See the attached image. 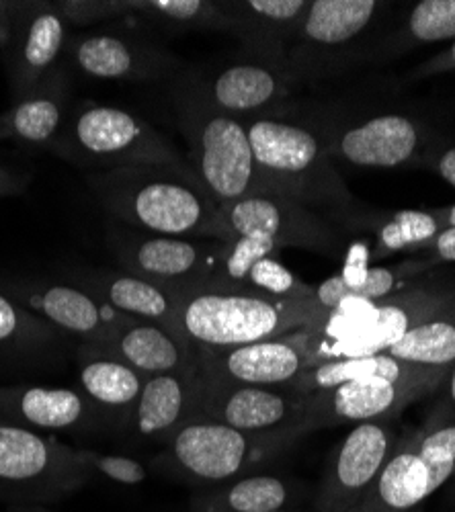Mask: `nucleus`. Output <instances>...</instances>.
I'll return each instance as SVG.
<instances>
[{
    "instance_id": "nucleus-47",
    "label": "nucleus",
    "mask_w": 455,
    "mask_h": 512,
    "mask_svg": "<svg viewBox=\"0 0 455 512\" xmlns=\"http://www.w3.org/2000/svg\"><path fill=\"white\" fill-rule=\"evenodd\" d=\"M449 482H451V492H449V496H451V500L455 502V472L451 474V478H449Z\"/></svg>"
},
{
    "instance_id": "nucleus-5",
    "label": "nucleus",
    "mask_w": 455,
    "mask_h": 512,
    "mask_svg": "<svg viewBox=\"0 0 455 512\" xmlns=\"http://www.w3.org/2000/svg\"><path fill=\"white\" fill-rule=\"evenodd\" d=\"M48 150L89 173L140 164H187L175 144L154 130L150 121L134 111L95 101L72 103Z\"/></svg>"
},
{
    "instance_id": "nucleus-14",
    "label": "nucleus",
    "mask_w": 455,
    "mask_h": 512,
    "mask_svg": "<svg viewBox=\"0 0 455 512\" xmlns=\"http://www.w3.org/2000/svg\"><path fill=\"white\" fill-rule=\"evenodd\" d=\"M398 443L394 420L355 424L326 459L314 512H351L376 484Z\"/></svg>"
},
{
    "instance_id": "nucleus-17",
    "label": "nucleus",
    "mask_w": 455,
    "mask_h": 512,
    "mask_svg": "<svg viewBox=\"0 0 455 512\" xmlns=\"http://www.w3.org/2000/svg\"><path fill=\"white\" fill-rule=\"evenodd\" d=\"M66 58L78 72L101 80L156 82L177 78L185 68L160 41L121 31L74 35Z\"/></svg>"
},
{
    "instance_id": "nucleus-35",
    "label": "nucleus",
    "mask_w": 455,
    "mask_h": 512,
    "mask_svg": "<svg viewBox=\"0 0 455 512\" xmlns=\"http://www.w3.org/2000/svg\"><path fill=\"white\" fill-rule=\"evenodd\" d=\"M60 334L52 324L0 291V357L29 359L46 353L58 343Z\"/></svg>"
},
{
    "instance_id": "nucleus-22",
    "label": "nucleus",
    "mask_w": 455,
    "mask_h": 512,
    "mask_svg": "<svg viewBox=\"0 0 455 512\" xmlns=\"http://www.w3.org/2000/svg\"><path fill=\"white\" fill-rule=\"evenodd\" d=\"M146 377L95 345L78 347V392L101 424L130 426Z\"/></svg>"
},
{
    "instance_id": "nucleus-42",
    "label": "nucleus",
    "mask_w": 455,
    "mask_h": 512,
    "mask_svg": "<svg viewBox=\"0 0 455 512\" xmlns=\"http://www.w3.org/2000/svg\"><path fill=\"white\" fill-rule=\"evenodd\" d=\"M425 168L435 170L445 183H449L455 189V144L445 146L441 142L425 162Z\"/></svg>"
},
{
    "instance_id": "nucleus-4",
    "label": "nucleus",
    "mask_w": 455,
    "mask_h": 512,
    "mask_svg": "<svg viewBox=\"0 0 455 512\" xmlns=\"http://www.w3.org/2000/svg\"><path fill=\"white\" fill-rule=\"evenodd\" d=\"M324 316L312 300L279 302L248 291L195 289L181 297L177 326L193 349L224 351L314 330Z\"/></svg>"
},
{
    "instance_id": "nucleus-32",
    "label": "nucleus",
    "mask_w": 455,
    "mask_h": 512,
    "mask_svg": "<svg viewBox=\"0 0 455 512\" xmlns=\"http://www.w3.org/2000/svg\"><path fill=\"white\" fill-rule=\"evenodd\" d=\"M384 353L412 367L447 373L455 365V295L437 312L410 326Z\"/></svg>"
},
{
    "instance_id": "nucleus-6",
    "label": "nucleus",
    "mask_w": 455,
    "mask_h": 512,
    "mask_svg": "<svg viewBox=\"0 0 455 512\" xmlns=\"http://www.w3.org/2000/svg\"><path fill=\"white\" fill-rule=\"evenodd\" d=\"M294 445L285 437L248 435L212 420H191L152 459L154 469L187 484L218 486L253 474Z\"/></svg>"
},
{
    "instance_id": "nucleus-49",
    "label": "nucleus",
    "mask_w": 455,
    "mask_h": 512,
    "mask_svg": "<svg viewBox=\"0 0 455 512\" xmlns=\"http://www.w3.org/2000/svg\"><path fill=\"white\" fill-rule=\"evenodd\" d=\"M0 140H3V134H0Z\"/></svg>"
},
{
    "instance_id": "nucleus-28",
    "label": "nucleus",
    "mask_w": 455,
    "mask_h": 512,
    "mask_svg": "<svg viewBox=\"0 0 455 512\" xmlns=\"http://www.w3.org/2000/svg\"><path fill=\"white\" fill-rule=\"evenodd\" d=\"M433 492L429 467L410 435L398 443L376 484L351 512H412Z\"/></svg>"
},
{
    "instance_id": "nucleus-1",
    "label": "nucleus",
    "mask_w": 455,
    "mask_h": 512,
    "mask_svg": "<svg viewBox=\"0 0 455 512\" xmlns=\"http://www.w3.org/2000/svg\"><path fill=\"white\" fill-rule=\"evenodd\" d=\"M87 185L109 216L142 232L220 240V213L189 164H140L87 173Z\"/></svg>"
},
{
    "instance_id": "nucleus-11",
    "label": "nucleus",
    "mask_w": 455,
    "mask_h": 512,
    "mask_svg": "<svg viewBox=\"0 0 455 512\" xmlns=\"http://www.w3.org/2000/svg\"><path fill=\"white\" fill-rule=\"evenodd\" d=\"M121 271L154 281L185 295L210 283L222 242L177 238L115 226L107 236Z\"/></svg>"
},
{
    "instance_id": "nucleus-24",
    "label": "nucleus",
    "mask_w": 455,
    "mask_h": 512,
    "mask_svg": "<svg viewBox=\"0 0 455 512\" xmlns=\"http://www.w3.org/2000/svg\"><path fill=\"white\" fill-rule=\"evenodd\" d=\"M312 0H224L244 56L285 60Z\"/></svg>"
},
{
    "instance_id": "nucleus-48",
    "label": "nucleus",
    "mask_w": 455,
    "mask_h": 512,
    "mask_svg": "<svg viewBox=\"0 0 455 512\" xmlns=\"http://www.w3.org/2000/svg\"><path fill=\"white\" fill-rule=\"evenodd\" d=\"M273 512H302L298 508H283V510H273Z\"/></svg>"
},
{
    "instance_id": "nucleus-30",
    "label": "nucleus",
    "mask_w": 455,
    "mask_h": 512,
    "mask_svg": "<svg viewBox=\"0 0 455 512\" xmlns=\"http://www.w3.org/2000/svg\"><path fill=\"white\" fill-rule=\"evenodd\" d=\"M302 494L304 488L296 480L248 474L195 494L191 512H273L294 508Z\"/></svg>"
},
{
    "instance_id": "nucleus-31",
    "label": "nucleus",
    "mask_w": 455,
    "mask_h": 512,
    "mask_svg": "<svg viewBox=\"0 0 455 512\" xmlns=\"http://www.w3.org/2000/svg\"><path fill=\"white\" fill-rule=\"evenodd\" d=\"M455 41V0H423L412 7L402 25L384 37L380 44L359 52L355 64L386 62L410 50L443 41Z\"/></svg>"
},
{
    "instance_id": "nucleus-9",
    "label": "nucleus",
    "mask_w": 455,
    "mask_h": 512,
    "mask_svg": "<svg viewBox=\"0 0 455 512\" xmlns=\"http://www.w3.org/2000/svg\"><path fill=\"white\" fill-rule=\"evenodd\" d=\"M378 0H312L285 60L298 84L355 64L359 37L388 9Z\"/></svg>"
},
{
    "instance_id": "nucleus-37",
    "label": "nucleus",
    "mask_w": 455,
    "mask_h": 512,
    "mask_svg": "<svg viewBox=\"0 0 455 512\" xmlns=\"http://www.w3.org/2000/svg\"><path fill=\"white\" fill-rule=\"evenodd\" d=\"M412 441L431 472V486L439 490L455 472V424L437 426L431 431L412 433Z\"/></svg>"
},
{
    "instance_id": "nucleus-27",
    "label": "nucleus",
    "mask_w": 455,
    "mask_h": 512,
    "mask_svg": "<svg viewBox=\"0 0 455 512\" xmlns=\"http://www.w3.org/2000/svg\"><path fill=\"white\" fill-rule=\"evenodd\" d=\"M197 394V365L187 371L148 377L128 429L150 443H169L193 420Z\"/></svg>"
},
{
    "instance_id": "nucleus-7",
    "label": "nucleus",
    "mask_w": 455,
    "mask_h": 512,
    "mask_svg": "<svg viewBox=\"0 0 455 512\" xmlns=\"http://www.w3.org/2000/svg\"><path fill=\"white\" fill-rule=\"evenodd\" d=\"M91 472L74 447L0 418V500L39 504L87 486Z\"/></svg>"
},
{
    "instance_id": "nucleus-39",
    "label": "nucleus",
    "mask_w": 455,
    "mask_h": 512,
    "mask_svg": "<svg viewBox=\"0 0 455 512\" xmlns=\"http://www.w3.org/2000/svg\"><path fill=\"white\" fill-rule=\"evenodd\" d=\"M56 7L70 27H89L130 15V0L128 3H119V0L117 3L113 0H64V3H56Z\"/></svg>"
},
{
    "instance_id": "nucleus-34",
    "label": "nucleus",
    "mask_w": 455,
    "mask_h": 512,
    "mask_svg": "<svg viewBox=\"0 0 455 512\" xmlns=\"http://www.w3.org/2000/svg\"><path fill=\"white\" fill-rule=\"evenodd\" d=\"M130 15H138L144 23L171 35L187 31L230 33L224 0H132Z\"/></svg>"
},
{
    "instance_id": "nucleus-29",
    "label": "nucleus",
    "mask_w": 455,
    "mask_h": 512,
    "mask_svg": "<svg viewBox=\"0 0 455 512\" xmlns=\"http://www.w3.org/2000/svg\"><path fill=\"white\" fill-rule=\"evenodd\" d=\"M341 230L367 232L374 236L376 246L369 256L374 261H380L392 254H406L412 246L427 242L445 230V222L439 207L388 211L363 205V209L349 218Z\"/></svg>"
},
{
    "instance_id": "nucleus-26",
    "label": "nucleus",
    "mask_w": 455,
    "mask_h": 512,
    "mask_svg": "<svg viewBox=\"0 0 455 512\" xmlns=\"http://www.w3.org/2000/svg\"><path fill=\"white\" fill-rule=\"evenodd\" d=\"M70 107V74L60 64L25 99L0 115V134L3 140L48 150L60 134Z\"/></svg>"
},
{
    "instance_id": "nucleus-23",
    "label": "nucleus",
    "mask_w": 455,
    "mask_h": 512,
    "mask_svg": "<svg viewBox=\"0 0 455 512\" xmlns=\"http://www.w3.org/2000/svg\"><path fill=\"white\" fill-rule=\"evenodd\" d=\"M0 418L35 433H87L99 418L80 392L68 388H0Z\"/></svg>"
},
{
    "instance_id": "nucleus-41",
    "label": "nucleus",
    "mask_w": 455,
    "mask_h": 512,
    "mask_svg": "<svg viewBox=\"0 0 455 512\" xmlns=\"http://www.w3.org/2000/svg\"><path fill=\"white\" fill-rule=\"evenodd\" d=\"M406 256H410V259H425L435 267L441 263H455V228L441 230L427 242L412 246Z\"/></svg>"
},
{
    "instance_id": "nucleus-16",
    "label": "nucleus",
    "mask_w": 455,
    "mask_h": 512,
    "mask_svg": "<svg viewBox=\"0 0 455 512\" xmlns=\"http://www.w3.org/2000/svg\"><path fill=\"white\" fill-rule=\"evenodd\" d=\"M193 89L218 111L242 121L281 117L283 103L292 97L298 82L287 60H269L240 54L214 76L187 72Z\"/></svg>"
},
{
    "instance_id": "nucleus-3",
    "label": "nucleus",
    "mask_w": 455,
    "mask_h": 512,
    "mask_svg": "<svg viewBox=\"0 0 455 512\" xmlns=\"http://www.w3.org/2000/svg\"><path fill=\"white\" fill-rule=\"evenodd\" d=\"M179 78V76H177ZM177 125L187 142V164L218 207L265 195L246 123L212 107L187 74L173 89Z\"/></svg>"
},
{
    "instance_id": "nucleus-15",
    "label": "nucleus",
    "mask_w": 455,
    "mask_h": 512,
    "mask_svg": "<svg viewBox=\"0 0 455 512\" xmlns=\"http://www.w3.org/2000/svg\"><path fill=\"white\" fill-rule=\"evenodd\" d=\"M0 291L58 332L80 338V343H103L134 322L64 279L0 275Z\"/></svg>"
},
{
    "instance_id": "nucleus-20",
    "label": "nucleus",
    "mask_w": 455,
    "mask_h": 512,
    "mask_svg": "<svg viewBox=\"0 0 455 512\" xmlns=\"http://www.w3.org/2000/svg\"><path fill=\"white\" fill-rule=\"evenodd\" d=\"M351 252L341 273L314 287L312 302L322 314L386 302L402 291L421 285L417 279L435 267L425 259H408L390 267H369L363 256Z\"/></svg>"
},
{
    "instance_id": "nucleus-18",
    "label": "nucleus",
    "mask_w": 455,
    "mask_h": 512,
    "mask_svg": "<svg viewBox=\"0 0 455 512\" xmlns=\"http://www.w3.org/2000/svg\"><path fill=\"white\" fill-rule=\"evenodd\" d=\"M197 377L236 386H294L298 377L316 363L306 343V332L259 340L224 351H197Z\"/></svg>"
},
{
    "instance_id": "nucleus-10",
    "label": "nucleus",
    "mask_w": 455,
    "mask_h": 512,
    "mask_svg": "<svg viewBox=\"0 0 455 512\" xmlns=\"http://www.w3.org/2000/svg\"><path fill=\"white\" fill-rule=\"evenodd\" d=\"M308 394L294 386H236L197 377L193 420H212L248 435L300 441Z\"/></svg>"
},
{
    "instance_id": "nucleus-43",
    "label": "nucleus",
    "mask_w": 455,
    "mask_h": 512,
    "mask_svg": "<svg viewBox=\"0 0 455 512\" xmlns=\"http://www.w3.org/2000/svg\"><path fill=\"white\" fill-rule=\"evenodd\" d=\"M451 70H455V41L445 52L435 54L433 58L419 64L415 70H410V74L406 78L419 80V78H427V76H435V74H443V72H451Z\"/></svg>"
},
{
    "instance_id": "nucleus-38",
    "label": "nucleus",
    "mask_w": 455,
    "mask_h": 512,
    "mask_svg": "<svg viewBox=\"0 0 455 512\" xmlns=\"http://www.w3.org/2000/svg\"><path fill=\"white\" fill-rule=\"evenodd\" d=\"M76 461L87 469V472L101 474L103 478L123 484V486H138L148 478L146 463L123 457V455H103L91 449H76L74 447Z\"/></svg>"
},
{
    "instance_id": "nucleus-33",
    "label": "nucleus",
    "mask_w": 455,
    "mask_h": 512,
    "mask_svg": "<svg viewBox=\"0 0 455 512\" xmlns=\"http://www.w3.org/2000/svg\"><path fill=\"white\" fill-rule=\"evenodd\" d=\"M433 369L423 367H412L406 365L386 353H374V355H355V357H333V359H322L310 365L294 383V388L302 394H316L324 392L341 383L355 381V379H367V377H410L419 375Z\"/></svg>"
},
{
    "instance_id": "nucleus-25",
    "label": "nucleus",
    "mask_w": 455,
    "mask_h": 512,
    "mask_svg": "<svg viewBox=\"0 0 455 512\" xmlns=\"http://www.w3.org/2000/svg\"><path fill=\"white\" fill-rule=\"evenodd\" d=\"M134 367L140 375L154 377L187 371L197 365L195 349L175 328L134 320L103 343H89Z\"/></svg>"
},
{
    "instance_id": "nucleus-21",
    "label": "nucleus",
    "mask_w": 455,
    "mask_h": 512,
    "mask_svg": "<svg viewBox=\"0 0 455 512\" xmlns=\"http://www.w3.org/2000/svg\"><path fill=\"white\" fill-rule=\"evenodd\" d=\"M60 279L87 289L103 304L132 320L156 322L179 330L181 293L121 269L74 267L60 271Z\"/></svg>"
},
{
    "instance_id": "nucleus-2",
    "label": "nucleus",
    "mask_w": 455,
    "mask_h": 512,
    "mask_svg": "<svg viewBox=\"0 0 455 512\" xmlns=\"http://www.w3.org/2000/svg\"><path fill=\"white\" fill-rule=\"evenodd\" d=\"M265 195L296 201L339 228L363 205L351 195L314 127L283 117L244 121Z\"/></svg>"
},
{
    "instance_id": "nucleus-19",
    "label": "nucleus",
    "mask_w": 455,
    "mask_h": 512,
    "mask_svg": "<svg viewBox=\"0 0 455 512\" xmlns=\"http://www.w3.org/2000/svg\"><path fill=\"white\" fill-rule=\"evenodd\" d=\"M70 25L56 3H23L13 33L7 41L5 60L13 103L25 99L37 84L56 70L70 44Z\"/></svg>"
},
{
    "instance_id": "nucleus-40",
    "label": "nucleus",
    "mask_w": 455,
    "mask_h": 512,
    "mask_svg": "<svg viewBox=\"0 0 455 512\" xmlns=\"http://www.w3.org/2000/svg\"><path fill=\"white\" fill-rule=\"evenodd\" d=\"M445 424H455V365L445 373L441 386L435 392V402L425 418L423 431Z\"/></svg>"
},
{
    "instance_id": "nucleus-45",
    "label": "nucleus",
    "mask_w": 455,
    "mask_h": 512,
    "mask_svg": "<svg viewBox=\"0 0 455 512\" xmlns=\"http://www.w3.org/2000/svg\"><path fill=\"white\" fill-rule=\"evenodd\" d=\"M23 185H25V179H21L19 175L11 173L9 168L0 166V197L19 193L23 189Z\"/></svg>"
},
{
    "instance_id": "nucleus-8",
    "label": "nucleus",
    "mask_w": 455,
    "mask_h": 512,
    "mask_svg": "<svg viewBox=\"0 0 455 512\" xmlns=\"http://www.w3.org/2000/svg\"><path fill=\"white\" fill-rule=\"evenodd\" d=\"M220 242L248 238L271 252L302 248L343 259V230L320 213L277 195H253L218 207Z\"/></svg>"
},
{
    "instance_id": "nucleus-44",
    "label": "nucleus",
    "mask_w": 455,
    "mask_h": 512,
    "mask_svg": "<svg viewBox=\"0 0 455 512\" xmlns=\"http://www.w3.org/2000/svg\"><path fill=\"white\" fill-rule=\"evenodd\" d=\"M23 3H0V48L7 46Z\"/></svg>"
},
{
    "instance_id": "nucleus-12",
    "label": "nucleus",
    "mask_w": 455,
    "mask_h": 512,
    "mask_svg": "<svg viewBox=\"0 0 455 512\" xmlns=\"http://www.w3.org/2000/svg\"><path fill=\"white\" fill-rule=\"evenodd\" d=\"M333 160L359 168L425 166L441 138L433 127L402 113H380L341 123L322 134Z\"/></svg>"
},
{
    "instance_id": "nucleus-46",
    "label": "nucleus",
    "mask_w": 455,
    "mask_h": 512,
    "mask_svg": "<svg viewBox=\"0 0 455 512\" xmlns=\"http://www.w3.org/2000/svg\"><path fill=\"white\" fill-rule=\"evenodd\" d=\"M11 512H48L44 506H39V504H31V502H27V504H15L13 508H11Z\"/></svg>"
},
{
    "instance_id": "nucleus-36",
    "label": "nucleus",
    "mask_w": 455,
    "mask_h": 512,
    "mask_svg": "<svg viewBox=\"0 0 455 512\" xmlns=\"http://www.w3.org/2000/svg\"><path fill=\"white\" fill-rule=\"evenodd\" d=\"M240 291L257 293L279 302H310L314 287L304 283L294 271H289L277 254H267L248 271Z\"/></svg>"
},
{
    "instance_id": "nucleus-13",
    "label": "nucleus",
    "mask_w": 455,
    "mask_h": 512,
    "mask_svg": "<svg viewBox=\"0 0 455 512\" xmlns=\"http://www.w3.org/2000/svg\"><path fill=\"white\" fill-rule=\"evenodd\" d=\"M443 377L445 373L441 371H425L400 379L367 377L310 394L302 435L306 437L341 424L394 420L412 402L433 396Z\"/></svg>"
}]
</instances>
